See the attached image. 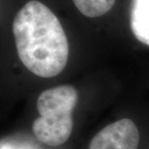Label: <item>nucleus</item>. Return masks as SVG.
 I'll list each match as a JSON object with an SVG mask.
<instances>
[{
	"mask_svg": "<svg viewBox=\"0 0 149 149\" xmlns=\"http://www.w3.org/2000/svg\"><path fill=\"white\" fill-rule=\"evenodd\" d=\"M10 32L17 58L42 79L57 77L66 69L70 40L66 24L46 0H23L15 9Z\"/></svg>",
	"mask_w": 149,
	"mask_h": 149,
	"instance_id": "obj_1",
	"label": "nucleus"
},
{
	"mask_svg": "<svg viewBox=\"0 0 149 149\" xmlns=\"http://www.w3.org/2000/svg\"><path fill=\"white\" fill-rule=\"evenodd\" d=\"M79 101L74 85L62 84L47 88L39 95V112L32 125L35 136L49 146H59L69 139L73 131V111Z\"/></svg>",
	"mask_w": 149,
	"mask_h": 149,
	"instance_id": "obj_2",
	"label": "nucleus"
},
{
	"mask_svg": "<svg viewBox=\"0 0 149 149\" xmlns=\"http://www.w3.org/2000/svg\"><path fill=\"white\" fill-rule=\"evenodd\" d=\"M139 133L136 124L123 118L103 128L89 144L88 149H138Z\"/></svg>",
	"mask_w": 149,
	"mask_h": 149,
	"instance_id": "obj_3",
	"label": "nucleus"
},
{
	"mask_svg": "<svg viewBox=\"0 0 149 149\" xmlns=\"http://www.w3.org/2000/svg\"><path fill=\"white\" fill-rule=\"evenodd\" d=\"M77 16L85 22L99 23L109 19L118 7L119 0H69Z\"/></svg>",
	"mask_w": 149,
	"mask_h": 149,
	"instance_id": "obj_4",
	"label": "nucleus"
},
{
	"mask_svg": "<svg viewBox=\"0 0 149 149\" xmlns=\"http://www.w3.org/2000/svg\"><path fill=\"white\" fill-rule=\"evenodd\" d=\"M1 149H12V148H9V147H6V146H4V145H2V146H1Z\"/></svg>",
	"mask_w": 149,
	"mask_h": 149,
	"instance_id": "obj_5",
	"label": "nucleus"
}]
</instances>
